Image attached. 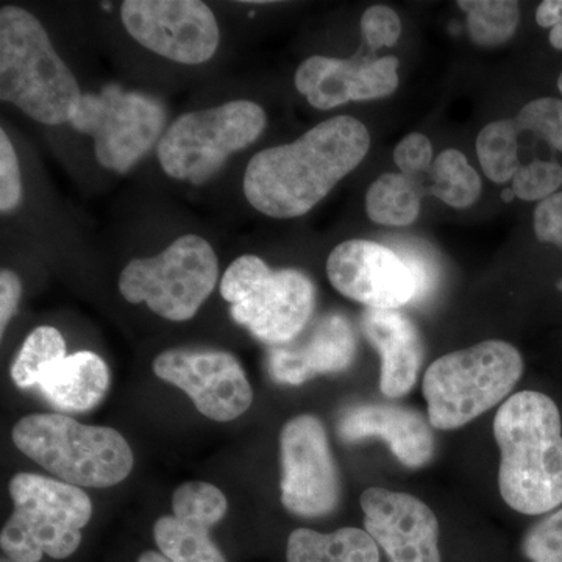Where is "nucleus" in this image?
Wrapping results in <instances>:
<instances>
[{"mask_svg":"<svg viewBox=\"0 0 562 562\" xmlns=\"http://www.w3.org/2000/svg\"><path fill=\"white\" fill-rule=\"evenodd\" d=\"M294 85L317 110L336 109L351 101H369L368 61L313 55L295 70Z\"/></svg>","mask_w":562,"mask_h":562,"instance_id":"aec40b11","label":"nucleus"},{"mask_svg":"<svg viewBox=\"0 0 562 562\" xmlns=\"http://www.w3.org/2000/svg\"><path fill=\"white\" fill-rule=\"evenodd\" d=\"M522 552L531 562H562V509L528 531Z\"/></svg>","mask_w":562,"mask_h":562,"instance_id":"7c9ffc66","label":"nucleus"},{"mask_svg":"<svg viewBox=\"0 0 562 562\" xmlns=\"http://www.w3.org/2000/svg\"><path fill=\"white\" fill-rule=\"evenodd\" d=\"M394 161L406 177L427 171L432 161L430 139L422 133H409L395 147Z\"/></svg>","mask_w":562,"mask_h":562,"instance_id":"72a5a7b5","label":"nucleus"},{"mask_svg":"<svg viewBox=\"0 0 562 562\" xmlns=\"http://www.w3.org/2000/svg\"><path fill=\"white\" fill-rule=\"evenodd\" d=\"M360 502L366 531L391 562H441L438 519L419 498L369 487Z\"/></svg>","mask_w":562,"mask_h":562,"instance_id":"2eb2a0df","label":"nucleus"},{"mask_svg":"<svg viewBox=\"0 0 562 562\" xmlns=\"http://www.w3.org/2000/svg\"><path fill=\"white\" fill-rule=\"evenodd\" d=\"M221 294L233 319L262 342L281 346L301 335L312 319L316 290L301 271H272L261 258L243 255L228 266Z\"/></svg>","mask_w":562,"mask_h":562,"instance_id":"0eeeda50","label":"nucleus"},{"mask_svg":"<svg viewBox=\"0 0 562 562\" xmlns=\"http://www.w3.org/2000/svg\"><path fill=\"white\" fill-rule=\"evenodd\" d=\"M369 149L371 135L361 121L331 117L294 143L258 151L244 173V194L266 216H303L360 166Z\"/></svg>","mask_w":562,"mask_h":562,"instance_id":"f257e3e1","label":"nucleus"},{"mask_svg":"<svg viewBox=\"0 0 562 562\" xmlns=\"http://www.w3.org/2000/svg\"><path fill=\"white\" fill-rule=\"evenodd\" d=\"M2 562H14V561H11V560H3Z\"/></svg>","mask_w":562,"mask_h":562,"instance_id":"a19ab883","label":"nucleus"},{"mask_svg":"<svg viewBox=\"0 0 562 562\" xmlns=\"http://www.w3.org/2000/svg\"><path fill=\"white\" fill-rule=\"evenodd\" d=\"M266 122L265 110L250 101L192 111L166 128L157 146L158 161L172 179L203 183L232 154L260 138Z\"/></svg>","mask_w":562,"mask_h":562,"instance_id":"6e6552de","label":"nucleus"},{"mask_svg":"<svg viewBox=\"0 0 562 562\" xmlns=\"http://www.w3.org/2000/svg\"><path fill=\"white\" fill-rule=\"evenodd\" d=\"M514 198H516V194H514L513 190H505L502 192V199L505 202H512Z\"/></svg>","mask_w":562,"mask_h":562,"instance_id":"58836bf2","label":"nucleus"},{"mask_svg":"<svg viewBox=\"0 0 562 562\" xmlns=\"http://www.w3.org/2000/svg\"><path fill=\"white\" fill-rule=\"evenodd\" d=\"M519 131L514 121L491 122L476 138V155L487 179L495 183L513 181L519 171Z\"/></svg>","mask_w":562,"mask_h":562,"instance_id":"bb28decb","label":"nucleus"},{"mask_svg":"<svg viewBox=\"0 0 562 562\" xmlns=\"http://www.w3.org/2000/svg\"><path fill=\"white\" fill-rule=\"evenodd\" d=\"M327 276L336 291L369 310H397L416 302L417 280L412 266L390 247L350 239L333 249Z\"/></svg>","mask_w":562,"mask_h":562,"instance_id":"4468645a","label":"nucleus"},{"mask_svg":"<svg viewBox=\"0 0 562 562\" xmlns=\"http://www.w3.org/2000/svg\"><path fill=\"white\" fill-rule=\"evenodd\" d=\"M121 18L140 46L181 65H202L220 47L216 16L201 0H125Z\"/></svg>","mask_w":562,"mask_h":562,"instance_id":"f8f14e48","label":"nucleus"},{"mask_svg":"<svg viewBox=\"0 0 562 562\" xmlns=\"http://www.w3.org/2000/svg\"><path fill=\"white\" fill-rule=\"evenodd\" d=\"M355 355L357 336L350 322L341 314H327L305 341L276 347L269 355V372L276 382L299 386L316 375L346 371Z\"/></svg>","mask_w":562,"mask_h":562,"instance_id":"dca6fc26","label":"nucleus"},{"mask_svg":"<svg viewBox=\"0 0 562 562\" xmlns=\"http://www.w3.org/2000/svg\"><path fill=\"white\" fill-rule=\"evenodd\" d=\"M22 284L20 277L10 269L0 272V335L3 336L20 303Z\"/></svg>","mask_w":562,"mask_h":562,"instance_id":"c9c22d12","label":"nucleus"},{"mask_svg":"<svg viewBox=\"0 0 562 562\" xmlns=\"http://www.w3.org/2000/svg\"><path fill=\"white\" fill-rule=\"evenodd\" d=\"M138 562H169L162 557L161 553L154 552V550H147L140 554Z\"/></svg>","mask_w":562,"mask_h":562,"instance_id":"4c0bfd02","label":"nucleus"},{"mask_svg":"<svg viewBox=\"0 0 562 562\" xmlns=\"http://www.w3.org/2000/svg\"><path fill=\"white\" fill-rule=\"evenodd\" d=\"M154 538L169 562H227L211 539L210 528L194 520L160 517L154 525Z\"/></svg>","mask_w":562,"mask_h":562,"instance_id":"4be33fe9","label":"nucleus"},{"mask_svg":"<svg viewBox=\"0 0 562 562\" xmlns=\"http://www.w3.org/2000/svg\"><path fill=\"white\" fill-rule=\"evenodd\" d=\"M288 562H380V550L368 531L341 528L317 532L308 528L292 531L286 547Z\"/></svg>","mask_w":562,"mask_h":562,"instance_id":"412c9836","label":"nucleus"},{"mask_svg":"<svg viewBox=\"0 0 562 562\" xmlns=\"http://www.w3.org/2000/svg\"><path fill=\"white\" fill-rule=\"evenodd\" d=\"M536 21L543 29H552L550 43L562 50V0H546L536 10Z\"/></svg>","mask_w":562,"mask_h":562,"instance_id":"e433bc0d","label":"nucleus"},{"mask_svg":"<svg viewBox=\"0 0 562 562\" xmlns=\"http://www.w3.org/2000/svg\"><path fill=\"white\" fill-rule=\"evenodd\" d=\"M70 125L94 139L102 168L124 173L160 143L166 109L149 94L109 85L95 94H83Z\"/></svg>","mask_w":562,"mask_h":562,"instance_id":"9d476101","label":"nucleus"},{"mask_svg":"<svg viewBox=\"0 0 562 562\" xmlns=\"http://www.w3.org/2000/svg\"><path fill=\"white\" fill-rule=\"evenodd\" d=\"M22 183L20 161L5 131H0V211L10 213L20 206Z\"/></svg>","mask_w":562,"mask_h":562,"instance_id":"473e14b6","label":"nucleus"},{"mask_svg":"<svg viewBox=\"0 0 562 562\" xmlns=\"http://www.w3.org/2000/svg\"><path fill=\"white\" fill-rule=\"evenodd\" d=\"M66 357V342L57 328H35L11 364V379L21 390L40 386L46 373Z\"/></svg>","mask_w":562,"mask_h":562,"instance_id":"b1692460","label":"nucleus"},{"mask_svg":"<svg viewBox=\"0 0 562 562\" xmlns=\"http://www.w3.org/2000/svg\"><path fill=\"white\" fill-rule=\"evenodd\" d=\"M535 233L539 241L554 244L562 249V192L550 195L536 206ZM558 288L562 291V280Z\"/></svg>","mask_w":562,"mask_h":562,"instance_id":"f704fd0d","label":"nucleus"},{"mask_svg":"<svg viewBox=\"0 0 562 562\" xmlns=\"http://www.w3.org/2000/svg\"><path fill=\"white\" fill-rule=\"evenodd\" d=\"M558 88H560L561 94H562V70L560 74V79H558Z\"/></svg>","mask_w":562,"mask_h":562,"instance_id":"ea45409f","label":"nucleus"},{"mask_svg":"<svg viewBox=\"0 0 562 562\" xmlns=\"http://www.w3.org/2000/svg\"><path fill=\"white\" fill-rule=\"evenodd\" d=\"M14 446L61 482L111 487L133 469V452L120 431L92 427L63 414H31L14 425Z\"/></svg>","mask_w":562,"mask_h":562,"instance_id":"20e7f679","label":"nucleus"},{"mask_svg":"<svg viewBox=\"0 0 562 562\" xmlns=\"http://www.w3.org/2000/svg\"><path fill=\"white\" fill-rule=\"evenodd\" d=\"M173 516L194 520L211 528L227 514L228 502L220 487L210 483L181 484L172 495Z\"/></svg>","mask_w":562,"mask_h":562,"instance_id":"cd10ccee","label":"nucleus"},{"mask_svg":"<svg viewBox=\"0 0 562 562\" xmlns=\"http://www.w3.org/2000/svg\"><path fill=\"white\" fill-rule=\"evenodd\" d=\"M431 194L453 209L464 210L479 201L483 184L479 172L457 149L443 150L432 166Z\"/></svg>","mask_w":562,"mask_h":562,"instance_id":"393cba45","label":"nucleus"},{"mask_svg":"<svg viewBox=\"0 0 562 562\" xmlns=\"http://www.w3.org/2000/svg\"><path fill=\"white\" fill-rule=\"evenodd\" d=\"M38 387L63 412H90L109 392V366L92 351H77L57 362Z\"/></svg>","mask_w":562,"mask_h":562,"instance_id":"6ab92c4d","label":"nucleus"},{"mask_svg":"<svg viewBox=\"0 0 562 562\" xmlns=\"http://www.w3.org/2000/svg\"><path fill=\"white\" fill-rule=\"evenodd\" d=\"M14 512L0 535L14 562H40L44 554L65 560L76 553L92 516L87 492L61 480L21 472L10 482Z\"/></svg>","mask_w":562,"mask_h":562,"instance_id":"423d86ee","label":"nucleus"},{"mask_svg":"<svg viewBox=\"0 0 562 562\" xmlns=\"http://www.w3.org/2000/svg\"><path fill=\"white\" fill-rule=\"evenodd\" d=\"M562 166L557 161L536 160L522 165L513 179L514 194L522 201H546L560 192Z\"/></svg>","mask_w":562,"mask_h":562,"instance_id":"c756f323","label":"nucleus"},{"mask_svg":"<svg viewBox=\"0 0 562 562\" xmlns=\"http://www.w3.org/2000/svg\"><path fill=\"white\" fill-rule=\"evenodd\" d=\"M361 32L373 52L395 46L402 33L398 14L386 5H373L361 18Z\"/></svg>","mask_w":562,"mask_h":562,"instance_id":"2f4dec72","label":"nucleus"},{"mask_svg":"<svg viewBox=\"0 0 562 562\" xmlns=\"http://www.w3.org/2000/svg\"><path fill=\"white\" fill-rule=\"evenodd\" d=\"M366 211L375 224L406 227L419 217V192L403 173H383L366 194Z\"/></svg>","mask_w":562,"mask_h":562,"instance_id":"5701e85b","label":"nucleus"},{"mask_svg":"<svg viewBox=\"0 0 562 562\" xmlns=\"http://www.w3.org/2000/svg\"><path fill=\"white\" fill-rule=\"evenodd\" d=\"M281 503L302 517L327 516L341 497V480L324 425L312 416L294 417L280 432Z\"/></svg>","mask_w":562,"mask_h":562,"instance_id":"9b49d317","label":"nucleus"},{"mask_svg":"<svg viewBox=\"0 0 562 562\" xmlns=\"http://www.w3.org/2000/svg\"><path fill=\"white\" fill-rule=\"evenodd\" d=\"M498 487L514 512L539 516L562 505V425L549 395L524 391L495 414Z\"/></svg>","mask_w":562,"mask_h":562,"instance_id":"f03ea898","label":"nucleus"},{"mask_svg":"<svg viewBox=\"0 0 562 562\" xmlns=\"http://www.w3.org/2000/svg\"><path fill=\"white\" fill-rule=\"evenodd\" d=\"M458 7L468 13L469 35L479 46H501L519 25V3L513 0H461Z\"/></svg>","mask_w":562,"mask_h":562,"instance_id":"a878e982","label":"nucleus"},{"mask_svg":"<svg viewBox=\"0 0 562 562\" xmlns=\"http://www.w3.org/2000/svg\"><path fill=\"white\" fill-rule=\"evenodd\" d=\"M522 373V355L505 341L443 355L424 376L428 422L438 430L464 427L508 397Z\"/></svg>","mask_w":562,"mask_h":562,"instance_id":"39448f33","label":"nucleus"},{"mask_svg":"<svg viewBox=\"0 0 562 562\" xmlns=\"http://www.w3.org/2000/svg\"><path fill=\"white\" fill-rule=\"evenodd\" d=\"M154 372L187 392L195 408L211 420H235L254 402L241 364L227 351L166 350L155 358Z\"/></svg>","mask_w":562,"mask_h":562,"instance_id":"ddd939ff","label":"nucleus"},{"mask_svg":"<svg viewBox=\"0 0 562 562\" xmlns=\"http://www.w3.org/2000/svg\"><path fill=\"white\" fill-rule=\"evenodd\" d=\"M81 94L46 29L21 7L0 10V99L46 125L70 122Z\"/></svg>","mask_w":562,"mask_h":562,"instance_id":"7ed1b4c3","label":"nucleus"},{"mask_svg":"<svg viewBox=\"0 0 562 562\" xmlns=\"http://www.w3.org/2000/svg\"><path fill=\"white\" fill-rule=\"evenodd\" d=\"M362 331L382 357L380 390L387 397H403L413 390L422 364L419 333L395 310H368Z\"/></svg>","mask_w":562,"mask_h":562,"instance_id":"a211bd4d","label":"nucleus"},{"mask_svg":"<svg viewBox=\"0 0 562 562\" xmlns=\"http://www.w3.org/2000/svg\"><path fill=\"white\" fill-rule=\"evenodd\" d=\"M517 131L535 133L546 139L553 149L562 151V101L554 98L536 99L514 120Z\"/></svg>","mask_w":562,"mask_h":562,"instance_id":"c85d7f7f","label":"nucleus"},{"mask_svg":"<svg viewBox=\"0 0 562 562\" xmlns=\"http://www.w3.org/2000/svg\"><path fill=\"white\" fill-rule=\"evenodd\" d=\"M220 265L209 241L183 235L157 257L136 258L120 277L122 297L173 322L190 321L216 288Z\"/></svg>","mask_w":562,"mask_h":562,"instance_id":"1a4fd4ad","label":"nucleus"},{"mask_svg":"<svg viewBox=\"0 0 562 562\" xmlns=\"http://www.w3.org/2000/svg\"><path fill=\"white\" fill-rule=\"evenodd\" d=\"M339 438L346 442L366 438H382L406 468L419 469L431 461L435 438L430 425L420 413L402 406H351L338 422Z\"/></svg>","mask_w":562,"mask_h":562,"instance_id":"f3484780","label":"nucleus"}]
</instances>
